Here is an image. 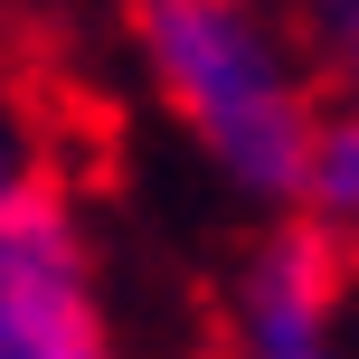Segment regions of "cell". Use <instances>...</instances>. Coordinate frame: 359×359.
<instances>
[{"instance_id": "5b68a950", "label": "cell", "mask_w": 359, "mask_h": 359, "mask_svg": "<svg viewBox=\"0 0 359 359\" xmlns=\"http://www.w3.org/2000/svg\"><path fill=\"white\" fill-rule=\"evenodd\" d=\"M293 19H303L331 86H359V0H293Z\"/></svg>"}, {"instance_id": "277c9868", "label": "cell", "mask_w": 359, "mask_h": 359, "mask_svg": "<svg viewBox=\"0 0 359 359\" xmlns=\"http://www.w3.org/2000/svg\"><path fill=\"white\" fill-rule=\"evenodd\" d=\"M38 180H76L67 170V95H57L48 57L29 38L0 29V198L38 189Z\"/></svg>"}, {"instance_id": "3957f363", "label": "cell", "mask_w": 359, "mask_h": 359, "mask_svg": "<svg viewBox=\"0 0 359 359\" xmlns=\"http://www.w3.org/2000/svg\"><path fill=\"white\" fill-rule=\"evenodd\" d=\"M0 359H133L114 265L76 180L0 198Z\"/></svg>"}, {"instance_id": "7a4b0ae2", "label": "cell", "mask_w": 359, "mask_h": 359, "mask_svg": "<svg viewBox=\"0 0 359 359\" xmlns=\"http://www.w3.org/2000/svg\"><path fill=\"white\" fill-rule=\"evenodd\" d=\"M208 359H359V246L312 217H246L208 274Z\"/></svg>"}, {"instance_id": "8992f818", "label": "cell", "mask_w": 359, "mask_h": 359, "mask_svg": "<svg viewBox=\"0 0 359 359\" xmlns=\"http://www.w3.org/2000/svg\"><path fill=\"white\" fill-rule=\"evenodd\" d=\"M104 19H114V0H0V29L29 38V48L86 38V29H104Z\"/></svg>"}, {"instance_id": "6da1fadb", "label": "cell", "mask_w": 359, "mask_h": 359, "mask_svg": "<svg viewBox=\"0 0 359 359\" xmlns=\"http://www.w3.org/2000/svg\"><path fill=\"white\" fill-rule=\"evenodd\" d=\"M114 67L227 208L274 217L331 104L293 0H114Z\"/></svg>"}, {"instance_id": "52a82bcc", "label": "cell", "mask_w": 359, "mask_h": 359, "mask_svg": "<svg viewBox=\"0 0 359 359\" xmlns=\"http://www.w3.org/2000/svg\"><path fill=\"white\" fill-rule=\"evenodd\" d=\"M350 95H359V86H350Z\"/></svg>"}]
</instances>
